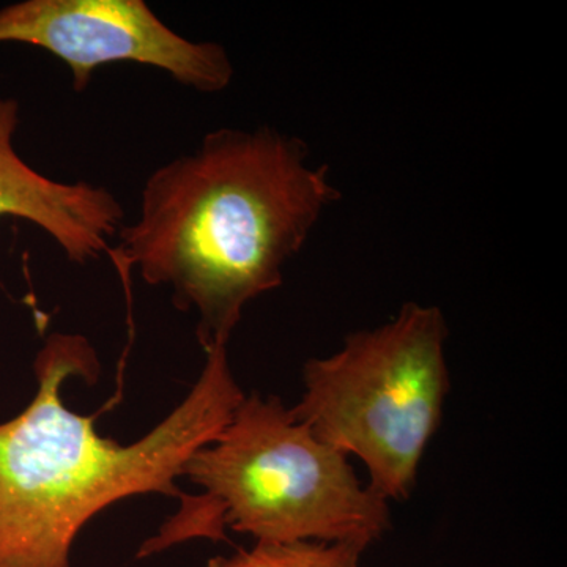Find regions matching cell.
I'll return each instance as SVG.
<instances>
[{"label": "cell", "instance_id": "cell-1", "mask_svg": "<svg viewBox=\"0 0 567 567\" xmlns=\"http://www.w3.org/2000/svg\"><path fill=\"white\" fill-rule=\"evenodd\" d=\"M339 199L330 171L309 163L298 137L271 126L215 130L147 178L140 216L107 256L196 312L205 352L227 347L246 306L282 286L284 268Z\"/></svg>", "mask_w": 567, "mask_h": 567}, {"label": "cell", "instance_id": "cell-2", "mask_svg": "<svg viewBox=\"0 0 567 567\" xmlns=\"http://www.w3.org/2000/svg\"><path fill=\"white\" fill-rule=\"evenodd\" d=\"M37 393L0 423V567H71L82 528L107 506L134 495L182 498L189 458L218 436L244 401L227 347L205 363L182 404L132 445L100 435L96 416L63 404L71 377L95 383L99 357L80 334L54 333L37 354Z\"/></svg>", "mask_w": 567, "mask_h": 567}, {"label": "cell", "instance_id": "cell-3", "mask_svg": "<svg viewBox=\"0 0 567 567\" xmlns=\"http://www.w3.org/2000/svg\"><path fill=\"white\" fill-rule=\"evenodd\" d=\"M183 477L204 488L200 495L226 528L256 543L365 550L391 529L390 503L276 395H245L218 436L193 454Z\"/></svg>", "mask_w": 567, "mask_h": 567}, {"label": "cell", "instance_id": "cell-4", "mask_svg": "<svg viewBox=\"0 0 567 567\" xmlns=\"http://www.w3.org/2000/svg\"><path fill=\"white\" fill-rule=\"evenodd\" d=\"M442 309L405 303L390 322L347 336L330 357L303 368L295 415L347 457L390 502L416 487L425 451L442 425L451 390Z\"/></svg>", "mask_w": 567, "mask_h": 567}, {"label": "cell", "instance_id": "cell-5", "mask_svg": "<svg viewBox=\"0 0 567 567\" xmlns=\"http://www.w3.org/2000/svg\"><path fill=\"white\" fill-rule=\"evenodd\" d=\"M24 43L65 63L76 92L114 62L166 71L203 93H218L234 80L221 44L192 41L167 28L144 0H24L0 10V43Z\"/></svg>", "mask_w": 567, "mask_h": 567}, {"label": "cell", "instance_id": "cell-6", "mask_svg": "<svg viewBox=\"0 0 567 567\" xmlns=\"http://www.w3.org/2000/svg\"><path fill=\"white\" fill-rule=\"evenodd\" d=\"M20 106L0 99V216H17L50 235L74 264H87L111 249L121 230L122 204L103 186L52 181L14 151Z\"/></svg>", "mask_w": 567, "mask_h": 567}, {"label": "cell", "instance_id": "cell-7", "mask_svg": "<svg viewBox=\"0 0 567 567\" xmlns=\"http://www.w3.org/2000/svg\"><path fill=\"white\" fill-rule=\"evenodd\" d=\"M364 551L349 544L256 543L230 557L212 558L207 567H360Z\"/></svg>", "mask_w": 567, "mask_h": 567}]
</instances>
